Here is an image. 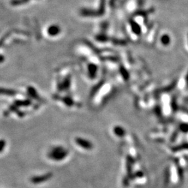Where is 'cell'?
Here are the masks:
<instances>
[{"mask_svg": "<svg viewBox=\"0 0 188 188\" xmlns=\"http://www.w3.org/2000/svg\"><path fill=\"white\" fill-rule=\"evenodd\" d=\"M114 133L116 135H117V136L119 137H123L125 135V130H124L123 128H122L120 126H117L116 127V128H114Z\"/></svg>", "mask_w": 188, "mask_h": 188, "instance_id": "3", "label": "cell"}, {"mask_svg": "<svg viewBox=\"0 0 188 188\" xmlns=\"http://www.w3.org/2000/svg\"><path fill=\"white\" fill-rule=\"evenodd\" d=\"M180 130L183 131L184 132H188V125L187 124H183L180 126Z\"/></svg>", "mask_w": 188, "mask_h": 188, "instance_id": "6", "label": "cell"}, {"mask_svg": "<svg viewBox=\"0 0 188 188\" xmlns=\"http://www.w3.org/2000/svg\"><path fill=\"white\" fill-rule=\"evenodd\" d=\"M188 149V143L183 144L181 145L177 146L176 147L173 148V150L174 151H178V150H186Z\"/></svg>", "mask_w": 188, "mask_h": 188, "instance_id": "5", "label": "cell"}, {"mask_svg": "<svg viewBox=\"0 0 188 188\" xmlns=\"http://www.w3.org/2000/svg\"><path fill=\"white\" fill-rule=\"evenodd\" d=\"M61 32L60 27L57 25H52L47 29V34L51 36H55Z\"/></svg>", "mask_w": 188, "mask_h": 188, "instance_id": "1", "label": "cell"}, {"mask_svg": "<svg viewBox=\"0 0 188 188\" xmlns=\"http://www.w3.org/2000/svg\"><path fill=\"white\" fill-rule=\"evenodd\" d=\"M79 144H80L81 146H82L83 147L86 148H92V144H91L90 142L85 141V140H82V139H79L78 141Z\"/></svg>", "mask_w": 188, "mask_h": 188, "instance_id": "4", "label": "cell"}, {"mask_svg": "<svg viewBox=\"0 0 188 188\" xmlns=\"http://www.w3.org/2000/svg\"><path fill=\"white\" fill-rule=\"evenodd\" d=\"M133 162H134V159H133L130 156H128V158H127V170H128V174H130L131 170H132V166L133 165Z\"/></svg>", "mask_w": 188, "mask_h": 188, "instance_id": "2", "label": "cell"}]
</instances>
